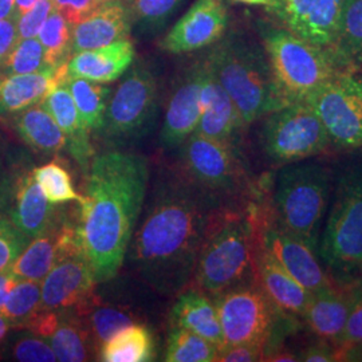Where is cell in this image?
Returning a JSON list of instances; mask_svg holds the SVG:
<instances>
[{
	"label": "cell",
	"mask_w": 362,
	"mask_h": 362,
	"mask_svg": "<svg viewBox=\"0 0 362 362\" xmlns=\"http://www.w3.org/2000/svg\"><path fill=\"white\" fill-rule=\"evenodd\" d=\"M52 3L54 8L62 13L73 26L103 4L97 0H52Z\"/></svg>",
	"instance_id": "obj_46"
},
{
	"label": "cell",
	"mask_w": 362,
	"mask_h": 362,
	"mask_svg": "<svg viewBox=\"0 0 362 362\" xmlns=\"http://www.w3.org/2000/svg\"><path fill=\"white\" fill-rule=\"evenodd\" d=\"M33 173L42 192L52 204L58 206L69 202L81 203L83 199V196L76 191L70 173L61 163L52 161L35 167L33 168Z\"/></svg>",
	"instance_id": "obj_37"
},
{
	"label": "cell",
	"mask_w": 362,
	"mask_h": 362,
	"mask_svg": "<svg viewBox=\"0 0 362 362\" xmlns=\"http://www.w3.org/2000/svg\"><path fill=\"white\" fill-rule=\"evenodd\" d=\"M215 303L224 338L223 346L236 344L266 346L269 344L275 327L276 311L279 310L257 279L221 293L215 297Z\"/></svg>",
	"instance_id": "obj_11"
},
{
	"label": "cell",
	"mask_w": 362,
	"mask_h": 362,
	"mask_svg": "<svg viewBox=\"0 0 362 362\" xmlns=\"http://www.w3.org/2000/svg\"><path fill=\"white\" fill-rule=\"evenodd\" d=\"M236 3H243V4H248V6H262L266 8H272L275 3V0H233Z\"/></svg>",
	"instance_id": "obj_53"
},
{
	"label": "cell",
	"mask_w": 362,
	"mask_h": 362,
	"mask_svg": "<svg viewBox=\"0 0 362 362\" xmlns=\"http://www.w3.org/2000/svg\"><path fill=\"white\" fill-rule=\"evenodd\" d=\"M15 173H16V164H13L11 160L8 158L7 144L0 136V208L6 211L11 197Z\"/></svg>",
	"instance_id": "obj_44"
},
{
	"label": "cell",
	"mask_w": 362,
	"mask_h": 362,
	"mask_svg": "<svg viewBox=\"0 0 362 362\" xmlns=\"http://www.w3.org/2000/svg\"><path fill=\"white\" fill-rule=\"evenodd\" d=\"M334 185L318 257L337 284L345 285L362 272V157L342 167Z\"/></svg>",
	"instance_id": "obj_5"
},
{
	"label": "cell",
	"mask_w": 362,
	"mask_h": 362,
	"mask_svg": "<svg viewBox=\"0 0 362 362\" xmlns=\"http://www.w3.org/2000/svg\"><path fill=\"white\" fill-rule=\"evenodd\" d=\"M257 231L259 242L286 272L310 293L338 285L325 270L317 250L290 233L278 219L262 221Z\"/></svg>",
	"instance_id": "obj_13"
},
{
	"label": "cell",
	"mask_w": 362,
	"mask_h": 362,
	"mask_svg": "<svg viewBox=\"0 0 362 362\" xmlns=\"http://www.w3.org/2000/svg\"><path fill=\"white\" fill-rule=\"evenodd\" d=\"M172 320L175 326L188 329L219 349L223 348L224 338L216 303L199 288L192 287L181 294L172 310Z\"/></svg>",
	"instance_id": "obj_27"
},
{
	"label": "cell",
	"mask_w": 362,
	"mask_h": 362,
	"mask_svg": "<svg viewBox=\"0 0 362 362\" xmlns=\"http://www.w3.org/2000/svg\"><path fill=\"white\" fill-rule=\"evenodd\" d=\"M67 79V64L31 74L0 76V117H11L33 105Z\"/></svg>",
	"instance_id": "obj_24"
},
{
	"label": "cell",
	"mask_w": 362,
	"mask_h": 362,
	"mask_svg": "<svg viewBox=\"0 0 362 362\" xmlns=\"http://www.w3.org/2000/svg\"><path fill=\"white\" fill-rule=\"evenodd\" d=\"M299 361L303 362H336L338 361L337 356V346L332 342L321 339L318 344H314L302 350L299 354Z\"/></svg>",
	"instance_id": "obj_48"
},
{
	"label": "cell",
	"mask_w": 362,
	"mask_h": 362,
	"mask_svg": "<svg viewBox=\"0 0 362 362\" xmlns=\"http://www.w3.org/2000/svg\"><path fill=\"white\" fill-rule=\"evenodd\" d=\"M212 46L206 62L233 100L245 128L284 106L263 45L233 34Z\"/></svg>",
	"instance_id": "obj_3"
},
{
	"label": "cell",
	"mask_w": 362,
	"mask_h": 362,
	"mask_svg": "<svg viewBox=\"0 0 362 362\" xmlns=\"http://www.w3.org/2000/svg\"><path fill=\"white\" fill-rule=\"evenodd\" d=\"M330 194L332 175L322 163L308 158L285 164L278 172L274 194L276 219L317 252Z\"/></svg>",
	"instance_id": "obj_7"
},
{
	"label": "cell",
	"mask_w": 362,
	"mask_h": 362,
	"mask_svg": "<svg viewBox=\"0 0 362 362\" xmlns=\"http://www.w3.org/2000/svg\"><path fill=\"white\" fill-rule=\"evenodd\" d=\"M361 275H362V272H361Z\"/></svg>",
	"instance_id": "obj_57"
},
{
	"label": "cell",
	"mask_w": 362,
	"mask_h": 362,
	"mask_svg": "<svg viewBox=\"0 0 362 362\" xmlns=\"http://www.w3.org/2000/svg\"><path fill=\"white\" fill-rule=\"evenodd\" d=\"M182 165L189 180L209 192H230L245 177L242 158L233 143L197 132L182 144Z\"/></svg>",
	"instance_id": "obj_12"
},
{
	"label": "cell",
	"mask_w": 362,
	"mask_h": 362,
	"mask_svg": "<svg viewBox=\"0 0 362 362\" xmlns=\"http://www.w3.org/2000/svg\"><path fill=\"white\" fill-rule=\"evenodd\" d=\"M97 285L90 260L78 242L70 247L40 282L42 309H76L93 296Z\"/></svg>",
	"instance_id": "obj_14"
},
{
	"label": "cell",
	"mask_w": 362,
	"mask_h": 362,
	"mask_svg": "<svg viewBox=\"0 0 362 362\" xmlns=\"http://www.w3.org/2000/svg\"><path fill=\"white\" fill-rule=\"evenodd\" d=\"M338 361H362V344L350 346H337Z\"/></svg>",
	"instance_id": "obj_50"
},
{
	"label": "cell",
	"mask_w": 362,
	"mask_h": 362,
	"mask_svg": "<svg viewBox=\"0 0 362 362\" xmlns=\"http://www.w3.org/2000/svg\"><path fill=\"white\" fill-rule=\"evenodd\" d=\"M203 71V62L192 67L169 98L160 133L161 145L167 149L181 146L197 129L202 117Z\"/></svg>",
	"instance_id": "obj_18"
},
{
	"label": "cell",
	"mask_w": 362,
	"mask_h": 362,
	"mask_svg": "<svg viewBox=\"0 0 362 362\" xmlns=\"http://www.w3.org/2000/svg\"><path fill=\"white\" fill-rule=\"evenodd\" d=\"M264 118L262 145L275 163L290 164L324 153L330 139L306 101L286 104Z\"/></svg>",
	"instance_id": "obj_9"
},
{
	"label": "cell",
	"mask_w": 362,
	"mask_h": 362,
	"mask_svg": "<svg viewBox=\"0 0 362 362\" xmlns=\"http://www.w3.org/2000/svg\"><path fill=\"white\" fill-rule=\"evenodd\" d=\"M98 360L104 362H146L155 357V342L144 325H129L110 337L98 349Z\"/></svg>",
	"instance_id": "obj_30"
},
{
	"label": "cell",
	"mask_w": 362,
	"mask_h": 362,
	"mask_svg": "<svg viewBox=\"0 0 362 362\" xmlns=\"http://www.w3.org/2000/svg\"><path fill=\"white\" fill-rule=\"evenodd\" d=\"M78 233L97 284L119 272L143 209L149 181L144 156L110 151L97 156L88 170Z\"/></svg>",
	"instance_id": "obj_1"
},
{
	"label": "cell",
	"mask_w": 362,
	"mask_h": 362,
	"mask_svg": "<svg viewBox=\"0 0 362 362\" xmlns=\"http://www.w3.org/2000/svg\"><path fill=\"white\" fill-rule=\"evenodd\" d=\"M211 218L200 191L185 182L163 185L130 247L144 281L161 294L182 291L194 276Z\"/></svg>",
	"instance_id": "obj_2"
},
{
	"label": "cell",
	"mask_w": 362,
	"mask_h": 362,
	"mask_svg": "<svg viewBox=\"0 0 362 362\" xmlns=\"http://www.w3.org/2000/svg\"><path fill=\"white\" fill-rule=\"evenodd\" d=\"M13 356L16 361L54 362L58 361L49 342L38 336L19 338L13 346Z\"/></svg>",
	"instance_id": "obj_41"
},
{
	"label": "cell",
	"mask_w": 362,
	"mask_h": 362,
	"mask_svg": "<svg viewBox=\"0 0 362 362\" xmlns=\"http://www.w3.org/2000/svg\"><path fill=\"white\" fill-rule=\"evenodd\" d=\"M321 119L330 144L362 149V77L341 71L305 100Z\"/></svg>",
	"instance_id": "obj_10"
},
{
	"label": "cell",
	"mask_w": 362,
	"mask_h": 362,
	"mask_svg": "<svg viewBox=\"0 0 362 362\" xmlns=\"http://www.w3.org/2000/svg\"><path fill=\"white\" fill-rule=\"evenodd\" d=\"M341 6L342 0H275L269 11L299 38L333 50Z\"/></svg>",
	"instance_id": "obj_15"
},
{
	"label": "cell",
	"mask_w": 362,
	"mask_h": 362,
	"mask_svg": "<svg viewBox=\"0 0 362 362\" xmlns=\"http://www.w3.org/2000/svg\"><path fill=\"white\" fill-rule=\"evenodd\" d=\"M260 35L284 105L305 101L326 81L348 71L332 50L299 38L286 27L263 26Z\"/></svg>",
	"instance_id": "obj_6"
},
{
	"label": "cell",
	"mask_w": 362,
	"mask_h": 362,
	"mask_svg": "<svg viewBox=\"0 0 362 362\" xmlns=\"http://www.w3.org/2000/svg\"><path fill=\"white\" fill-rule=\"evenodd\" d=\"M264 361L297 362L299 361V357L298 354L290 350H278V351H272L270 354H266Z\"/></svg>",
	"instance_id": "obj_51"
},
{
	"label": "cell",
	"mask_w": 362,
	"mask_h": 362,
	"mask_svg": "<svg viewBox=\"0 0 362 362\" xmlns=\"http://www.w3.org/2000/svg\"><path fill=\"white\" fill-rule=\"evenodd\" d=\"M350 285L353 287L354 293H356L358 297L362 298V278H360V279H353V281L350 282Z\"/></svg>",
	"instance_id": "obj_55"
},
{
	"label": "cell",
	"mask_w": 362,
	"mask_h": 362,
	"mask_svg": "<svg viewBox=\"0 0 362 362\" xmlns=\"http://www.w3.org/2000/svg\"><path fill=\"white\" fill-rule=\"evenodd\" d=\"M10 122L21 140L37 153L54 155L66 149L64 132L42 103L10 117Z\"/></svg>",
	"instance_id": "obj_28"
},
{
	"label": "cell",
	"mask_w": 362,
	"mask_h": 362,
	"mask_svg": "<svg viewBox=\"0 0 362 362\" xmlns=\"http://www.w3.org/2000/svg\"><path fill=\"white\" fill-rule=\"evenodd\" d=\"M10 327H11V325L8 322V320L0 313V341L6 337Z\"/></svg>",
	"instance_id": "obj_54"
},
{
	"label": "cell",
	"mask_w": 362,
	"mask_h": 362,
	"mask_svg": "<svg viewBox=\"0 0 362 362\" xmlns=\"http://www.w3.org/2000/svg\"><path fill=\"white\" fill-rule=\"evenodd\" d=\"M255 228L233 212L212 214L194 266V287L218 297L255 281Z\"/></svg>",
	"instance_id": "obj_4"
},
{
	"label": "cell",
	"mask_w": 362,
	"mask_h": 362,
	"mask_svg": "<svg viewBox=\"0 0 362 362\" xmlns=\"http://www.w3.org/2000/svg\"><path fill=\"white\" fill-rule=\"evenodd\" d=\"M354 297V303L351 306L344 333L337 346H350L362 344V298L358 297L356 293Z\"/></svg>",
	"instance_id": "obj_45"
},
{
	"label": "cell",
	"mask_w": 362,
	"mask_h": 362,
	"mask_svg": "<svg viewBox=\"0 0 362 362\" xmlns=\"http://www.w3.org/2000/svg\"><path fill=\"white\" fill-rule=\"evenodd\" d=\"M42 309L40 282L19 279L13 286L0 313L13 327H26L30 320Z\"/></svg>",
	"instance_id": "obj_36"
},
{
	"label": "cell",
	"mask_w": 362,
	"mask_h": 362,
	"mask_svg": "<svg viewBox=\"0 0 362 362\" xmlns=\"http://www.w3.org/2000/svg\"><path fill=\"white\" fill-rule=\"evenodd\" d=\"M332 52L344 70L362 64V0H342L336 46Z\"/></svg>",
	"instance_id": "obj_31"
},
{
	"label": "cell",
	"mask_w": 362,
	"mask_h": 362,
	"mask_svg": "<svg viewBox=\"0 0 362 362\" xmlns=\"http://www.w3.org/2000/svg\"><path fill=\"white\" fill-rule=\"evenodd\" d=\"M38 0H15V4H13V13L21 18L23 13L28 11Z\"/></svg>",
	"instance_id": "obj_52"
},
{
	"label": "cell",
	"mask_w": 362,
	"mask_h": 362,
	"mask_svg": "<svg viewBox=\"0 0 362 362\" xmlns=\"http://www.w3.org/2000/svg\"><path fill=\"white\" fill-rule=\"evenodd\" d=\"M219 348L194 332L175 326L167 341L165 361L214 362L216 361Z\"/></svg>",
	"instance_id": "obj_35"
},
{
	"label": "cell",
	"mask_w": 362,
	"mask_h": 362,
	"mask_svg": "<svg viewBox=\"0 0 362 362\" xmlns=\"http://www.w3.org/2000/svg\"><path fill=\"white\" fill-rule=\"evenodd\" d=\"M18 19L19 18L13 13L4 19H0V66L6 62L19 40Z\"/></svg>",
	"instance_id": "obj_47"
},
{
	"label": "cell",
	"mask_w": 362,
	"mask_h": 362,
	"mask_svg": "<svg viewBox=\"0 0 362 362\" xmlns=\"http://www.w3.org/2000/svg\"><path fill=\"white\" fill-rule=\"evenodd\" d=\"M73 25L55 8L38 33V39L46 52V59L52 67L66 65L71 57Z\"/></svg>",
	"instance_id": "obj_34"
},
{
	"label": "cell",
	"mask_w": 362,
	"mask_h": 362,
	"mask_svg": "<svg viewBox=\"0 0 362 362\" xmlns=\"http://www.w3.org/2000/svg\"><path fill=\"white\" fill-rule=\"evenodd\" d=\"M97 1H100V3H107V1H115V0H97Z\"/></svg>",
	"instance_id": "obj_56"
},
{
	"label": "cell",
	"mask_w": 362,
	"mask_h": 362,
	"mask_svg": "<svg viewBox=\"0 0 362 362\" xmlns=\"http://www.w3.org/2000/svg\"><path fill=\"white\" fill-rule=\"evenodd\" d=\"M6 209L0 208V272L8 269L30 243Z\"/></svg>",
	"instance_id": "obj_40"
},
{
	"label": "cell",
	"mask_w": 362,
	"mask_h": 362,
	"mask_svg": "<svg viewBox=\"0 0 362 362\" xmlns=\"http://www.w3.org/2000/svg\"><path fill=\"white\" fill-rule=\"evenodd\" d=\"M54 10L52 0H38L28 11L18 19L19 39L38 37V33Z\"/></svg>",
	"instance_id": "obj_42"
},
{
	"label": "cell",
	"mask_w": 362,
	"mask_h": 362,
	"mask_svg": "<svg viewBox=\"0 0 362 362\" xmlns=\"http://www.w3.org/2000/svg\"><path fill=\"white\" fill-rule=\"evenodd\" d=\"M227 27L228 10L224 0H196L160 40V47L172 54L202 50L223 38Z\"/></svg>",
	"instance_id": "obj_16"
},
{
	"label": "cell",
	"mask_w": 362,
	"mask_h": 362,
	"mask_svg": "<svg viewBox=\"0 0 362 362\" xmlns=\"http://www.w3.org/2000/svg\"><path fill=\"white\" fill-rule=\"evenodd\" d=\"M354 298L350 282L311 293L302 318L320 339L332 342L337 346L344 333Z\"/></svg>",
	"instance_id": "obj_21"
},
{
	"label": "cell",
	"mask_w": 362,
	"mask_h": 362,
	"mask_svg": "<svg viewBox=\"0 0 362 362\" xmlns=\"http://www.w3.org/2000/svg\"><path fill=\"white\" fill-rule=\"evenodd\" d=\"M133 59L134 47L132 40L119 39L98 49L73 54L67 62V76L109 83L124 76Z\"/></svg>",
	"instance_id": "obj_25"
},
{
	"label": "cell",
	"mask_w": 362,
	"mask_h": 362,
	"mask_svg": "<svg viewBox=\"0 0 362 362\" xmlns=\"http://www.w3.org/2000/svg\"><path fill=\"white\" fill-rule=\"evenodd\" d=\"M19 279L13 275V272H10V269L0 272V309L6 303L13 286L16 285Z\"/></svg>",
	"instance_id": "obj_49"
},
{
	"label": "cell",
	"mask_w": 362,
	"mask_h": 362,
	"mask_svg": "<svg viewBox=\"0 0 362 362\" xmlns=\"http://www.w3.org/2000/svg\"><path fill=\"white\" fill-rule=\"evenodd\" d=\"M255 279L278 310L286 315L302 318L311 297L310 291L286 272L258 239L255 246Z\"/></svg>",
	"instance_id": "obj_20"
},
{
	"label": "cell",
	"mask_w": 362,
	"mask_h": 362,
	"mask_svg": "<svg viewBox=\"0 0 362 362\" xmlns=\"http://www.w3.org/2000/svg\"><path fill=\"white\" fill-rule=\"evenodd\" d=\"M78 242H82L78 223L61 215L52 227L30 240L8 269L18 279L42 282L57 260Z\"/></svg>",
	"instance_id": "obj_17"
},
{
	"label": "cell",
	"mask_w": 362,
	"mask_h": 362,
	"mask_svg": "<svg viewBox=\"0 0 362 362\" xmlns=\"http://www.w3.org/2000/svg\"><path fill=\"white\" fill-rule=\"evenodd\" d=\"M70 309L61 310L57 326L47 337L57 360L62 362H82L90 360L93 344L89 330L77 313Z\"/></svg>",
	"instance_id": "obj_29"
},
{
	"label": "cell",
	"mask_w": 362,
	"mask_h": 362,
	"mask_svg": "<svg viewBox=\"0 0 362 362\" xmlns=\"http://www.w3.org/2000/svg\"><path fill=\"white\" fill-rule=\"evenodd\" d=\"M66 83L73 95L85 128L89 132H98L104 125L105 115L109 105V95L112 93L110 88L98 82L69 76Z\"/></svg>",
	"instance_id": "obj_33"
},
{
	"label": "cell",
	"mask_w": 362,
	"mask_h": 362,
	"mask_svg": "<svg viewBox=\"0 0 362 362\" xmlns=\"http://www.w3.org/2000/svg\"><path fill=\"white\" fill-rule=\"evenodd\" d=\"M43 106L50 112L66 137V149L73 158L88 173L90 168L93 148L90 132L85 128L73 95L65 82L57 85L46 98L42 101Z\"/></svg>",
	"instance_id": "obj_26"
},
{
	"label": "cell",
	"mask_w": 362,
	"mask_h": 362,
	"mask_svg": "<svg viewBox=\"0 0 362 362\" xmlns=\"http://www.w3.org/2000/svg\"><path fill=\"white\" fill-rule=\"evenodd\" d=\"M158 86L153 73L136 66L117 88L98 133L109 145L124 146L145 137L157 116Z\"/></svg>",
	"instance_id": "obj_8"
},
{
	"label": "cell",
	"mask_w": 362,
	"mask_h": 362,
	"mask_svg": "<svg viewBox=\"0 0 362 362\" xmlns=\"http://www.w3.org/2000/svg\"><path fill=\"white\" fill-rule=\"evenodd\" d=\"M203 66L202 117L196 132L211 139L233 143L235 136L245 129V125L233 100L214 76L206 59Z\"/></svg>",
	"instance_id": "obj_23"
},
{
	"label": "cell",
	"mask_w": 362,
	"mask_h": 362,
	"mask_svg": "<svg viewBox=\"0 0 362 362\" xmlns=\"http://www.w3.org/2000/svg\"><path fill=\"white\" fill-rule=\"evenodd\" d=\"M50 67L38 37L19 39L6 62L0 66V76L31 74Z\"/></svg>",
	"instance_id": "obj_38"
},
{
	"label": "cell",
	"mask_w": 362,
	"mask_h": 362,
	"mask_svg": "<svg viewBox=\"0 0 362 362\" xmlns=\"http://www.w3.org/2000/svg\"><path fill=\"white\" fill-rule=\"evenodd\" d=\"M266 346L259 344H236L220 348L216 361L254 362L264 361Z\"/></svg>",
	"instance_id": "obj_43"
},
{
	"label": "cell",
	"mask_w": 362,
	"mask_h": 362,
	"mask_svg": "<svg viewBox=\"0 0 362 362\" xmlns=\"http://www.w3.org/2000/svg\"><path fill=\"white\" fill-rule=\"evenodd\" d=\"M184 0H132L129 3L132 25L145 30H157L167 23Z\"/></svg>",
	"instance_id": "obj_39"
},
{
	"label": "cell",
	"mask_w": 362,
	"mask_h": 362,
	"mask_svg": "<svg viewBox=\"0 0 362 362\" xmlns=\"http://www.w3.org/2000/svg\"><path fill=\"white\" fill-rule=\"evenodd\" d=\"M130 28L129 6L121 0L103 3L73 27L71 52L93 50L119 39L129 38Z\"/></svg>",
	"instance_id": "obj_22"
},
{
	"label": "cell",
	"mask_w": 362,
	"mask_h": 362,
	"mask_svg": "<svg viewBox=\"0 0 362 362\" xmlns=\"http://www.w3.org/2000/svg\"><path fill=\"white\" fill-rule=\"evenodd\" d=\"M76 313L79 317L86 318L83 324L86 325L97 349H100L117 332L136 322L134 315L129 310L113 305L95 303L93 298L76 308Z\"/></svg>",
	"instance_id": "obj_32"
},
{
	"label": "cell",
	"mask_w": 362,
	"mask_h": 362,
	"mask_svg": "<svg viewBox=\"0 0 362 362\" xmlns=\"http://www.w3.org/2000/svg\"><path fill=\"white\" fill-rule=\"evenodd\" d=\"M7 212L30 239L45 233L62 215L42 192L33 169L25 165L16 169Z\"/></svg>",
	"instance_id": "obj_19"
}]
</instances>
